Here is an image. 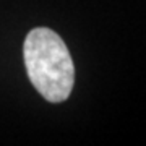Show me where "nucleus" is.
I'll return each mask as SVG.
<instances>
[{"label": "nucleus", "mask_w": 146, "mask_h": 146, "mask_svg": "<svg viewBox=\"0 0 146 146\" xmlns=\"http://www.w3.org/2000/svg\"><path fill=\"white\" fill-rule=\"evenodd\" d=\"M23 57L29 81L49 102H63L75 84V65L68 47L55 31L34 28L28 33Z\"/></svg>", "instance_id": "obj_1"}]
</instances>
